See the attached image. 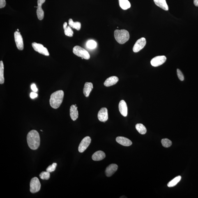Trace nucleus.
Listing matches in <instances>:
<instances>
[{"label": "nucleus", "mask_w": 198, "mask_h": 198, "mask_svg": "<svg viewBox=\"0 0 198 198\" xmlns=\"http://www.w3.org/2000/svg\"><path fill=\"white\" fill-rule=\"evenodd\" d=\"M27 142L31 149H38L40 145V137L38 132L35 130H32L29 132L27 136Z\"/></svg>", "instance_id": "nucleus-1"}, {"label": "nucleus", "mask_w": 198, "mask_h": 198, "mask_svg": "<svg viewBox=\"0 0 198 198\" xmlns=\"http://www.w3.org/2000/svg\"><path fill=\"white\" fill-rule=\"evenodd\" d=\"M64 92L62 90L55 92L51 95L50 99V104L53 108H58L62 103Z\"/></svg>", "instance_id": "nucleus-2"}, {"label": "nucleus", "mask_w": 198, "mask_h": 198, "mask_svg": "<svg viewBox=\"0 0 198 198\" xmlns=\"http://www.w3.org/2000/svg\"><path fill=\"white\" fill-rule=\"evenodd\" d=\"M115 39L118 43L123 44L128 41L130 39V34L126 30H116L114 32Z\"/></svg>", "instance_id": "nucleus-3"}, {"label": "nucleus", "mask_w": 198, "mask_h": 198, "mask_svg": "<svg viewBox=\"0 0 198 198\" xmlns=\"http://www.w3.org/2000/svg\"><path fill=\"white\" fill-rule=\"evenodd\" d=\"M73 52L75 55L82 58V59L88 60L90 57L87 51L79 46H75L73 47Z\"/></svg>", "instance_id": "nucleus-4"}, {"label": "nucleus", "mask_w": 198, "mask_h": 198, "mask_svg": "<svg viewBox=\"0 0 198 198\" xmlns=\"http://www.w3.org/2000/svg\"><path fill=\"white\" fill-rule=\"evenodd\" d=\"M30 187V191L32 193H36L40 190L41 184L38 178L35 177L31 179Z\"/></svg>", "instance_id": "nucleus-5"}, {"label": "nucleus", "mask_w": 198, "mask_h": 198, "mask_svg": "<svg viewBox=\"0 0 198 198\" xmlns=\"http://www.w3.org/2000/svg\"><path fill=\"white\" fill-rule=\"evenodd\" d=\"M32 46L36 52L39 53L43 55L46 56H49V53L48 50L44 46L41 44L38 43L36 42H33L32 44Z\"/></svg>", "instance_id": "nucleus-6"}, {"label": "nucleus", "mask_w": 198, "mask_h": 198, "mask_svg": "<svg viewBox=\"0 0 198 198\" xmlns=\"http://www.w3.org/2000/svg\"><path fill=\"white\" fill-rule=\"evenodd\" d=\"M91 142V138L88 136L84 138L81 141L79 146L78 151L79 152L83 153L85 151Z\"/></svg>", "instance_id": "nucleus-7"}, {"label": "nucleus", "mask_w": 198, "mask_h": 198, "mask_svg": "<svg viewBox=\"0 0 198 198\" xmlns=\"http://www.w3.org/2000/svg\"><path fill=\"white\" fill-rule=\"evenodd\" d=\"M14 37L17 47L19 50H22L24 49L23 40L22 35L18 31H15L14 33Z\"/></svg>", "instance_id": "nucleus-8"}, {"label": "nucleus", "mask_w": 198, "mask_h": 198, "mask_svg": "<svg viewBox=\"0 0 198 198\" xmlns=\"http://www.w3.org/2000/svg\"><path fill=\"white\" fill-rule=\"evenodd\" d=\"M146 43V40L144 38H142L139 39L136 42L133 47V51L134 52L137 53L144 48Z\"/></svg>", "instance_id": "nucleus-9"}, {"label": "nucleus", "mask_w": 198, "mask_h": 198, "mask_svg": "<svg viewBox=\"0 0 198 198\" xmlns=\"http://www.w3.org/2000/svg\"><path fill=\"white\" fill-rule=\"evenodd\" d=\"M167 60L166 56H158L153 58L151 61L152 66L157 67L163 64Z\"/></svg>", "instance_id": "nucleus-10"}, {"label": "nucleus", "mask_w": 198, "mask_h": 198, "mask_svg": "<svg viewBox=\"0 0 198 198\" xmlns=\"http://www.w3.org/2000/svg\"><path fill=\"white\" fill-rule=\"evenodd\" d=\"M98 119L101 121L105 122L108 119V111L107 108H102L99 111L98 114Z\"/></svg>", "instance_id": "nucleus-11"}, {"label": "nucleus", "mask_w": 198, "mask_h": 198, "mask_svg": "<svg viewBox=\"0 0 198 198\" xmlns=\"http://www.w3.org/2000/svg\"><path fill=\"white\" fill-rule=\"evenodd\" d=\"M46 0H38V6L37 7V15L39 20H42L44 18V12L42 8L43 3L45 2Z\"/></svg>", "instance_id": "nucleus-12"}, {"label": "nucleus", "mask_w": 198, "mask_h": 198, "mask_svg": "<svg viewBox=\"0 0 198 198\" xmlns=\"http://www.w3.org/2000/svg\"><path fill=\"white\" fill-rule=\"evenodd\" d=\"M118 108L120 113L124 117H126L128 114V108L126 102L124 100L121 101L118 105Z\"/></svg>", "instance_id": "nucleus-13"}, {"label": "nucleus", "mask_w": 198, "mask_h": 198, "mask_svg": "<svg viewBox=\"0 0 198 198\" xmlns=\"http://www.w3.org/2000/svg\"><path fill=\"white\" fill-rule=\"evenodd\" d=\"M118 169V166L116 164H110L107 168L105 170V174L107 177L112 176L116 172Z\"/></svg>", "instance_id": "nucleus-14"}, {"label": "nucleus", "mask_w": 198, "mask_h": 198, "mask_svg": "<svg viewBox=\"0 0 198 198\" xmlns=\"http://www.w3.org/2000/svg\"><path fill=\"white\" fill-rule=\"evenodd\" d=\"M116 142L125 146H129L132 144V141L127 138L123 137H118L116 138Z\"/></svg>", "instance_id": "nucleus-15"}, {"label": "nucleus", "mask_w": 198, "mask_h": 198, "mask_svg": "<svg viewBox=\"0 0 198 198\" xmlns=\"http://www.w3.org/2000/svg\"><path fill=\"white\" fill-rule=\"evenodd\" d=\"M70 115L73 121H75L78 118L79 113L77 105H72L70 108Z\"/></svg>", "instance_id": "nucleus-16"}, {"label": "nucleus", "mask_w": 198, "mask_h": 198, "mask_svg": "<svg viewBox=\"0 0 198 198\" xmlns=\"http://www.w3.org/2000/svg\"><path fill=\"white\" fill-rule=\"evenodd\" d=\"M118 79L116 76H112L108 78L104 83V85L106 87H109L114 85L118 82Z\"/></svg>", "instance_id": "nucleus-17"}, {"label": "nucleus", "mask_w": 198, "mask_h": 198, "mask_svg": "<svg viewBox=\"0 0 198 198\" xmlns=\"http://www.w3.org/2000/svg\"><path fill=\"white\" fill-rule=\"evenodd\" d=\"M93 88V84L91 82H86L85 84L83 92L84 94L86 97L89 96L90 93Z\"/></svg>", "instance_id": "nucleus-18"}, {"label": "nucleus", "mask_w": 198, "mask_h": 198, "mask_svg": "<svg viewBox=\"0 0 198 198\" xmlns=\"http://www.w3.org/2000/svg\"><path fill=\"white\" fill-rule=\"evenodd\" d=\"M106 155L104 152L99 151L95 152L92 156V159L95 161L102 160L105 158Z\"/></svg>", "instance_id": "nucleus-19"}, {"label": "nucleus", "mask_w": 198, "mask_h": 198, "mask_svg": "<svg viewBox=\"0 0 198 198\" xmlns=\"http://www.w3.org/2000/svg\"><path fill=\"white\" fill-rule=\"evenodd\" d=\"M153 1L157 6L166 11L169 10V7L166 0H153Z\"/></svg>", "instance_id": "nucleus-20"}, {"label": "nucleus", "mask_w": 198, "mask_h": 198, "mask_svg": "<svg viewBox=\"0 0 198 198\" xmlns=\"http://www.w3.org/2000/svg\"><path fill=\"white\" fill-rule=\"evenodd\" d=\"M63 28L64 30L65 35L69 37H72L73 36V32L70 26H67V22H65L63 24Z\"/></svg>", "instance_id": "nucleus-21"}, {"label": "nucleus", "mask_w": 198, "mask_h": 198, "mask_svg": "<svg viewBox=\"0 0 198 198\" xmlns=\"http://www.w3.org/2000/svg\"><path fill=\"white\" fill-rule=\"evenodd\" d=\"M69 26L74 29H75L77 31H79L81 29V24L79 22H73V21L71 19L69 20Z\"/></svg>", "instance_id": "nucleus-22"}, {"label": "nucleus", "mask_w": 198, "mask_h": 198, "mask_svg": "<svg viewBox=\"0 0 198 198\" xmlns=\"http://www.w3.org/2000/svg\"><path fill=\"white\" fill-rule=\"evenodd\" d=\"M120 7L123 10H126L131 7V4L128 0H119Z\"/></svg>", "instance_id": "nucleus-23"}, {"label": "nucleus", "mask_w": 198, "mask_h": 198, "mask_svg": "<svg viewBox=\"0 0 198 198\" xmlns=\"http://www.w3.org/2000/svg\"><path fill=\"white\" fill-rule=\"evenodd\" d=\"M135 128L137 131L142 135H144L146 133V128L144 125L141 123L137 124L135 125Z\"/></svg>", "instance_id": "nucleus-24"}, {"label": "nucleus", "mask_w": 198, "mask_h": 198, "mask_svg": "<svg viewBox=\"0 0 198 198\" xmlns=\"http://www.w3.org/2000/svg\"><path fill=\"white\" fill-rule=\"evenodd\" d=\"M4 67L3 62L0 61V84H3L5 82L4 77Z\"/></svg>", "instance_id": "nucleus-25"}, {"label": "nucleus", "mask_w": 198, "mask_h": 198, "mask_svg": "<svg viewBox=\"0 0 198 198\" xmlns=\"http://www.w3.org/2000/svg\"><path fill=\"white\" fill-rule=\"evenodd\" d=\"M181 176H178L176 177L173 179L172 181L169 182L168 183L167 186H168L169 187H172L175 186L180 181L181 179Z\"/></svg>", "instance_id": "nucleus-26"}, {"label": "nucleus", "mask_w": 198, "mask_h": 198, "mask_svg": "<svg viewBox=\"0 0 198 198\" xmlns=\"http://www.w3.org/2000/svg\"><path fill=\"white\" fill-rule=\"evenodd\" d=\"M87 47L89 49H94L96 47L97 44L94 40H88L86 43Z\"/></svg>", "instance_id": "nucleus-27"}, {"label": "nucleus", "mask_w": 198, "mask_h": 198, "mask_svg": "<svg viewBox=\"0 0 198 198\" xmlns=\"http://www.w3.org/2000/svg\"><path fill=\"white\" fill-rule=\"evenodd\" d=\"M161 142L162 145L165 148H169L171 146L172 144L171 141L167 138L162 139Z\"/></svg>", "instance_id": "nucleus-28"}, {"label": "nucleus", "mask_w": 198, "mask_h": 198, "mask_svg": "<svg viewBox=\"0 0 198 198\" xmlns=\"http://www.w3.org/2000/svg\"><path fill=\"white\" fill-rule=\"evenodd\" d=\"M40 177L43 180H48L50 178V174L48 171H43L40 173Z\"/></svg>", "instance_id": "nucleus-29"}, {"label": "nucleus", "mask_w": 198, "mask_h": 198, "mask_svg": "<svg viewBox=\"0 0 198 198\" xmlns=\"http://www.w3.org/2000/svg\"><path fill=\"white\" fill-rule=\"evenodd\" d=\"M57 166V164L56 163H53L52 165L49 166L46 169V171L49 172H53L56 169V167Z\"/></svg>", "instance_id": "nucleus-30"}, {"label": "nucleus", "mask_w": 198, "mask_h": 198, "mask_svg": "<svg viewBox=\"0 0 198 198\" xmlns=\"http://www.w3.org/2000/svg\"><path fill=\"white\" fill-rule=\"evenodd\" d=\"M177 74L178 78L181 81H183L184 79V77L183 73L179 69L177 70Z\"/></svg>", "instance_id": "nucleus-31"}, {"label": "nucleus", "mask_w": 198, "mask_h": 198, "mask_svg": "<svg viewBox=\"0 0 198 198\" xmlns=\"http://www.w3.org/2000/svg\"><path fill=\"white\" fill-rule=\"evenodd\" d=\"M6 5V2L5 0H0V8H4Z\"/></svg>", "instance_id": "nucleus-32"}, {"label": "nucleus", "mask_w": 198, "mask_h": 198, "mask_svg": "<svg viewBox=\"0 0 198 198\" xmlns=\"http://www.w3.org/2000/svg\"><path fill=\"white\" fill-rule=\"evenodd\" d=\"M31 88L32 90L34 92L36 93L38 91V88L36 87V85L35 84H32L31 85Z\"/></svg>", "instance_id": "nucleus-33"}, {"label": "nucleus", "mask_w": 198, "mask_h": 198, "mask_svg": "<svg viewBox=\"0 0 198 198\" xmlns=\"http://www.w3.org/2000/svg\"><path fill=\"white\" fill-rule=\"evenodd\" d=\"M38 97V94L34 92H32L30 94V97L32 99H34Z\"/></svg>", "instance_id": "nucleus-34"}, {"label": "nucleus", "mask_w": 198, "mask_h": 198, "mask_svg": "<svg viewBox=\"0 0 198 198\" xmlns=\"http://www.w3.org/2000/svg\"><path fill=\"white\" fill-rule=\"evenodd\" d=\"M194 4L195 6L198 7V0H194Z\"/></svg>", "instance_id": "nucleus-35"}, {"label": "nucleus", "mask_w": 198, "mask_h": 198, "mask_svg": "<svg viewBox=\"0 0 198 198\" xmlns=\"http://www.w3.org/2000/svg\"><path fill=\"white\" fill-rule=\"evenodd\" d=\"M17 31H19V29H17Z\"/></svg>", "instance_id": "nucleus-36"}, {"label": "nucleus", "mask_w": 198, "mask_h": 198, "mask_svg": "<svg viewBox=\"0 0 198 198\" xmlns=\"http://www.w3.org/2000/svg\"><path fill=\"white\" fill-rule=\"evenodd\" d=\"M40 131H42V130H40Z\"/></svg>", "instance_id": "nucleus-37"}]
</instances>
